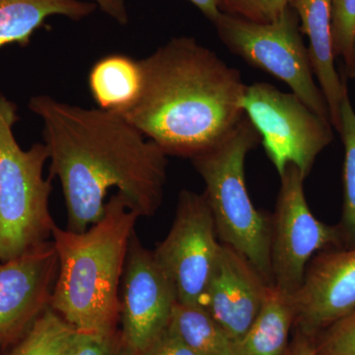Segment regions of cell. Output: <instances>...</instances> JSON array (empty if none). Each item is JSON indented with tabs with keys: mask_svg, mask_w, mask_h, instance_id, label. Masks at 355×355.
I'll list each match as a JSON object with an SVG mask.
<instances>
[{
	"mask_svg": "<svg viewBox=\"0 0 355 355\" xmlns=\"http://www.w3.org/2000/svg\"><path fill=\"white\" fill-rule=\"evenodd\" d=\"M43 121L51 179L58 178L67 228L84 232L104 216L106 197L118 189L140 217L157 212L167 183L168 155L118 114L38 95L29 102Z\"/></svg>",
	"mask_w": 355,
	"mask_h": 355,
	"instance_id": "1",
	"label": "cell"
},
{
	"mask_svg": "<svg viewBox=\"0 0 355 355\" xmlns=\"http://www.w3.org/2000/svg\"><path fill=\"white\" fill-rule=\"evenodd\" d=\"M142 88L120 114L167 155L193 158L244 118L239 70L191 37H176L139 60Z\"/></svg>",
	"mask_w": 355,
	"mask_h": 355,
	"instance_id": "2",
	"label": "cell"
},
{
	"mask_svg": "<svg viewBox=\"0 0 355 355\" xmlns=\"http://www.w3.org/2000/svg\"><path fill=\"white\" fill-rule=\"evenodd\" d=\"M139 218L116 193L102 218L84 232L53 229L58 273L50 307L78 333L118 335L121 277Z\"/></svg>",
	"mask_w": 355,
	"mask_h": 355,
	"instance_id": "3",
	"label": "cell"
},
{
	"mask_svg": "<svg viewBox=\"0 0 355 355\" xmlns=\"http://www.w3.org/2000/svg\"><path fill=\"white\" fill-rule=\"evenodd\" d=\"M261 141L246 116L216 146L191 158L205 184V196L222 244L242 254L273 286L272 216L254 207L246 184L248 153Z\"/></svg>",
	"mask_w": 355,
	"mask_h": 355,
	"instance_id": "4",
	"label": "cell"
},
{
	"mask_svg": "<svg viewBox=\"0 0 355 355\" xmlns=\"http://www.w3.org/2000/svg\"><path fill=\"white\" fill-rule=\"evenodd\" d=\"M13 102L0 94V261H8L50 241L57 224L50 211L51 179H44V144L23 150L15 139Z\"/></svg>",
	"mask_w": 355,
	"mask_h": 355,
	"instance_id": "5",
	"label": "cell"
},
{
	"mask_svg": "<svg viewBox=\"0 0 355 355\" xmlns=\"http://www.w3.org/2000/svg\"><path fill=\"white\" fill-rule=\"evenodd\" d=\"M212 24L229 51L287 84L308 108L331 121L328 104L313 76L297 13L292 7L270 23L221 12Z\"/></svg>",
	"mask_w": 355,
	"mask_h": 355,
	"instance_id": "6",
	"label": "cell"
},
{
	"mask_svg": "<svg viewBox=\"0 0 355 355\" xmlns=\"http://www.w3.org/2000/svg\"><path fill=\"white\" fill-rule=\"evenodd\" d=\"M245 116L260 135L261 144L279 177L288 165L309 176L315 161L333 141V125L293 93L270 83L247 86L241 102Z\"/></svg>",
	"mask_w": 355,
	"mask_h": 355,
	"instance_id": "7",
	"label": "cell"
},
{
	"mask_svg": "<svg viewBox=\"0 0 355 355\" xmlns=\"http://www.w3.org/2000/svg\"><path fill=\"white\" fill-rule=\"evenodd\" d=\"M282 183L272 216L270 261L273 286L288 295L298 291L307 266L320 252L343 248L338 226L320 221L311 211L304 193L305 178L293 165Z\"/></svg>",
	"mask_w": 355,
	"mask_h": 355,
	"instance_id": "8",
	"label": "cell"
},
{
	"mask_svg": "<svg viewBox=\"0 0 355 355\" xmlns=\"http://www.w3.org/2000/svg\"><path fill=\"white\" fill-rule=\"evenodd\" d=\"M220 248L205 193L182 191L169 233L153 251L171 280L178 302L203 307Z\"/></svg>",
	"mask_w": 355,
	"mask_h": 355,
	"instance_id": "9",
	"label": "cell"
},
{
	"mask_svg": "<svg viewBox=\"0 0 355 355\" xmlns=\"http://www.w3.org/2000/svg\"><path fill=\"white\" fill-rule=\"evenodd\" d=\"M121 286V340L133 355H141L169 326L178 300L171 280L135 231Z\"/></svg>",
	"mask_w": 355,
	"mask_h": 355,
	"instance_id": "10",
	"label": "cell"
},
{
	"mask_svg": "<svg viewBox=\"0 0 355 355\" xmlns=\"http://www.w3.org/2000/svg\"><path fill=\"white\" fill-rule=\"evenodd\" d=\"M58 273L51 240L19 258L0 261V349L15 345L50 307Z\"/></svg>",
	"mask_w": 355,
	"mask_h": 355,
	"instance_id": "11",
	"label": "cell"
},
{
	"mask_svg": "<svg viewBox=\"0 0 355 355\" xmlns=\"http://www.w3.org/2000/svg\"><path fill=\"white\" fill-rule=\"evenodd\" d=\"M294 327L314 338L355 309V247L320 252L291 296Z\"/></svg>",
	"mask_w": 355,
	"mask_h": 355,
	"instance_id": "12",
	"label": "cell"
},
{
	"mask_svg": "<svg viewBox=\"0 0 355 355\" xmlns=\"http://www.w3.org/2000/svg\"><path fill=\"white\" fill-rule=\"evenodd\" d=\"M268 286L249 261L221 243L203 307L235 343L260 313Z\"/></svg>",
	"mask_w": 355,
	"mask_h": 355,
	"instance_id": "13",
	"label": "cell"
},
{
	"mask_svg": "<svg viewBox=\"0 0 355 355\" xmlns=\"http://www.w3.org/2000/svg\"><path fill=\"white\" fill-rule=\"evenodd\" d=\"M331 2L333 0H291L289 6L297 13L301 32L308 37L313 73L328 104L331 125L340 133V108L347 88L335 67Z\"/></svg>",
	"mask_w": 355,
	"mask_h": 355,
	"instance_id": "14",
	"label": "cell"
},
{
	"mask_svg": "<svg viewBox=\"0 0 355 355\" xmlns=\"http://www.w3.org/2000/svg\"><path fill=\"white\" fill-rule=\"evenodd\" d=\"M97 7L83 0H0V49L12 44L25 48L51 16L80 21Z\"/></svg>",
	"mask_w": 355,
	"mask_h": 355,
	"instance_id": "15",
	"label": "cell"
},
{
	"mask_svg": "<svg viewBox=\"0 0 355 355\" xmlns=\"http://www.w3.org/2000/svg\"><path fill=\"white\" fill-rule=\"evenodd\" d=\"M293 327L291 295L270 286L254 323L234 343V355H286Z\"/></svg>",
	"mask_w": 355,
	"mask_h": 355,
	"instance_id": "16",
	"label": "cell"
},
{
	"mask_svg": "<svg viewBox=\"0 0 355 355\" xmlns=\"http://www.w3.org/2000/svg\"><path fill=\"white\" fill-rule=\"evenodd\" d=\"M89 89L99 109L121 114L137 101L142 88L139 60L114 53L96 62L88 76Z\"/></svg>",
	"mask_w": 355,
	"mask_h": 355,
	"instance_id": "17",
	"label": "cell"
},
{
	"mask_svg": "<svg viewBox=\"0 0 355 355\" xmlns=\"http://www.w3.org/2000/svg\"><path fill=\"white\" fill-rule=\"evenodd\" d=\"M168 328L197 355H234V343L202 306L177 302Z\"/></svg>",
	"mask_w": 355,
	"mask_h": 355,
	"instance_id": "18",
	"label": "cell"
},
{
	"mask_svg": "<svg viewBox=\"0 0 355 355\" xmlns=\"http://www.w3.org/2000/svg\"><path fill=\"white\" fill-rule=\"evenodd\" d=\"M77 331L51 307L13 345L8 355H65Z\"/></svg>",
	"mask_w": 355,
	"mask_h": 355,
	"instance_id": "19",
	"label": "cell"
},
{
	"mask_svg": "<svg viewBox=\"0 0 355 355\" xmlns=\"http://www.w3.org/2000/svg\"><path fill=\"white\" fill-rule=\"evenodd\" d=\"M340 135L345 146L343 161V207L340 230L343 248L355 247V111L349 92L340 108Z\"/></svg>",
	"mask_w": 355,
	"mask_h": 355,
	"instance_id": "20",
	"label": "cell"
},
{
	"mask_svg": "<svg viewBox=\"0 0 355 355\" xmlns=\"http://www.w3.org/2000/svg\"><path fill=\"white\" fill-rule=\"evenodd\" d=\"M313 340L320 355H355V309Z\"/></svg>",
	"mask_w": 355,
	"mask_h": 355,
	"instance_id": "21",
	"label": "cell"
},
{
	"mask_svg": "<svg viewBox=\"0 0 355 355\" xmlns=\"http://www.w3.org/2000/svg\"><path fill=\"white\" fill-rule=\"evenodd\" d=\"M331 29L334 53L347 64L355 37V0H333Z\"/></svg>",
	"mask_w": 355,
	"mask_h": 355,
	"instance_id": "22",
	"label": "cell"
},
{
	"mask_svg": "<svg viewBox=\"0 0 355 355\" xmlns=\"http://www.w3.org/2000/svg\"><path fill=\"white\" fill-rule=\"evenodd\" d=\"M291 0H220L222 13L257 23H270L282 15Z\"/></svg>",
	"mask_w": 355,
	"mask_h": 355,
	"instance_id": "23",
	"label": "cell"
},
{
	"mask_svg": "<svg viewBox=\"0 0 355 355\" xmlns=\"http://www.w3.org/2000/svg\"><path fill=\"white\" fill-rule=\"evenodd\" d=\"M120 331L114 338L78 333L65 355H113Z\"/></svg>",
	"mask_w": 355,
	"mask_h": 355,
	"instance_id": "24",
	"label": "cell"
},
{
	"mask_svg": "<svg viewBox=\"0 0 355 355\" xmlns=\"http://www.w3.org/2000/svg\"><path fill=\"white\" fill-rule=\"evenodd\" d=\"M141 355H197L169 328L166 329Z\"/></svg>",
	"mask_w": 355,
	"mask_h": 355,
	"instance_id": "25",
	"label": "cell"
},
{
	"mask_svg": "<svg viewBox=\"0 0 355 355\" xmlns=\"http://www.w3.org/2000/svg\"><path fill=\"white\" fill-rule=\"evenodd\" d=\"M103 12L113 18L121 25L128 23V12L125 0H93Z\"/></svg>",
	"mask_w": 355,
	"mask_h": 355,
	"instance_id": "26",
	"label": "cell"
},
{
	"mask_svg": "<svg viewBox=\"0 0 355 355\" xmlns=\"http://www.w3.org/2000/svg\"><path fill=\"white\" fill-rule=\"evenodd\" d=\"M286 355H320L315 347L314 340L310 336L295 330V335L291 343Z\"/></svg>",
	"mask_w": 355,
	"mask_h": 355,
	"instance_id": "27",
	"label": "cell"
},
{
	"mask_svg": "<svg viewBox=\"0 0 355 355\" xmlns=\"http://www.w3.org/2000/svg\"><path fill=\"white\" fill-rule=\"evenodd\" d=\"M202 11L203 15L214 23L221 14L219 6L220 0H188Z\"/></svg>",
	"mask_w": 355,
	"mask_h": 355,
	"instance_id": "28",
	"label": "cell"
},
{
	"mask_svg": "<svg viewBox=\"0 0 355 355\" xmlns=\"http://www.w3.org/2000/svg\"><path fill=\"white\" fill-rule=\"evenodd\" d=\"M345 72H347V76L349 78L355 79V37L349 60L345 64Z\"/></svg>",
	"mask_w": 355,
	"mask_h": 355,
	"instance_id": "29",
	"label": "cell"
},
{
	"mask_svg": "<svg viewBox=\"0 0 355 355\" xmlns=\"http://www.w3.org/2000/svg\"><path fill=\"white\" fill-rule=\"evenodd\" d=\"M113 355H133L132 352L121 343V336H119V340L116 343V347H114Z\"/></svg>",
	"mask_w": 355,
	"mask_h": 355,
	"instance_id": "30",
	"label": "cell"
}]
</instances>
